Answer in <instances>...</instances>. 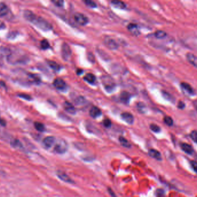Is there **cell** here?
<instances>
[{"label": "cell", "instance_id": "cell-1", "mask_svg": "<svg viewBox=\"0 0 197 197\" xmlns=\"http://www.w3.org/2000/svg\"><path fill=\"white\" fill-rule=\"evenodd\" d=\"M24 16L28 21L31 22L43 31H48L52 28L51 25L48 22L43 18L38 16L31 11L25 10L24 12Z\"/></svg>", "mask_w": 197, "mask_h": 197}, {"label": "cell", "instance_id": "cell-2", "mask_svg": "<svg viewBox=\"0 0 197 197\" xmlns=\"http://www.w3.org/2000/svg\"><path fill=\"white\" fill-rule=\"evenodd\" d=\"M102 81L104 87L107 92H110L114 89L115 86V82L112 78H111L109 76H103L102 78Z\"/></svg>", "mask_w": 197, "mask_h": 197}, {"label": "cell", "instance_id": "cell-3", "mask_svg": "<svg viewBox=\"0 0 197 197\" xmlns=\"http://www.w3.org/2000/svg\"><path fill=\"white\" fill-rule=\"evenodd\" d=\"M67 144L64 140L60 139L55 146L54 150L58 154L65 153L67 150Z\"/></svg>", "mask_w": 197, "mask_h": 197}, {"label": "cell", "instance_id": "cell-4", "mask_svg": "<svg viewBox=\"0 0 197 197\" xmlns=\"http://www.w3.org/2000/svg\"><path fill=\"white\" fill-rule=\"evenodd\" d=\"M72 51L69 46L66 43H64L62 45V58L67 61L71 57Z\"/></svg>", "mask_w": 197, "mask_h": 197}, {"label": "cell", "instance_id": "cell-5", "mask_svg": "<svg viewBox=\"0 0 197 197\" xmlns=\"http://www.w3.org/2000/svg\"><path fill=\"white\" fill-rule=\"evenodd\" d=\"M74 20L78 24L81 25H86L89 22L87 17L84 14L80 13H77L74 15Z\"/></svg>", "mask_w": 197, "mask_h": 197}, {"label": "cell", "instance_id": "cell-6", "mask_svg": "<svg viewBox=\"0 0 197 197\" xmlns=\"http://www.w3.org/2000/svg\"><path fill=\"white\" fill-rule=\"evenodd\" d=\"M104 43L110 49L115 50L118 48V44H116L115 41L109 37H107L104 38Z\"/></svg>", "mask_w": 197, "mask_h": 197}, {"label": "cell", "instance_id": "cell-7", "mask_svg": "<svg viewBox=\"0 0 197 197\" xmlns=\"http://www.w3.org/2000/svg\"><path fill=\"white\" fill-rule=\"evenodd\" d=\"M53 85L57 89L60 90H64L66 87L65 82L61 78L55 79L53 82Z\"/></svg>", "mask_w": 197, "mask_h": 197}, {"label": "cell", "instance_id": "cell-8", "mask_svg": "<svg viewBox=\"0 0 197 197\" xmlns=\"http://www.w3.org/2000/svg\"><path fill=\"white\" fill-rule=\"evenodd\" d=\"M57 175L61 180H62V181H65L66 183H74V181L69 176L66 175L65 173H64L62 171H58L57 173Z\"/></svg>", "mask_w": 197, "mask_h": 197}, {"label": "cell", "instance_id": "cell-9", "mask_svg": "<svg viewBox=\"0 0 197 197\" xmlns=\"http://www.w3.org/2000/svg\"><path fill=\"white\" fill-rule=\"evenodd\" d=\"M55 142V138L54 136H47L44 139L43 143L44 146L48 149L52 147L53 144Z\"/></svg>", "mask_w": 197, "mask_h": 197}, {"label": "cell", "instance_id": "cell-10", "mask_svg": "<svg viewBox=\"0 0 197 197\" xmlns=\"http://www.w3.org/2000/svg\"><path fill=\"white\" fill-rule=\"evenodd\" d=\"M122 119L127 123L132 124L134 122V117L133 114L129 112H124L121 114Z\"/></svg>", "mask_w": 197, "mask_h": 197}, {"label": "cell", "instance_id": "cell-11", "mask_svg": "<svg viewBox=\"0 0 197 197\" xmlns=\"http://www.w3.org/2000/svg\"><path fill=\"white\" fill-rule=\"evenodd\" d=\"M186 59L191 65L197 68V56L191 53H187L186 54Z\"/></svg>", "mask_w": 197, "mask_h": 197}, {"label": "cell", "instance_id": "cell-12", "mask_svg": "<svg viewBox=\"0 0 197 197\" xmlns=\"http://www.w3.org/2000/svg\"><path fill=\"white\" fill-rule=\"evenodd\" d=\"M128 29L129 31L134 35H139L140 34V31L139 30L137 24L130 23L128 25Z\"/></svg>", "mask_w": 197, "mask_h": 197}, {"label": "cell", "instance_id": "cell-13", "mask_svg": "<svg viewBox=\"0 0 197 197\" xmlns=\"http://www.w3.org/2000/svg\"><path fill=\"white\" fill-rule=\"evenodd\" d=\"M180 147L181 149H182L183 151H184L186 153L189 154H192L194 152L193 148L192 146L186 143H182L180 144Z\"/></svg>", "mask_w": 197, "mask_h": 197}, {"label": "cell", "instance_id": "cell-14", "mask_svg": "<svg viewBox=\"0 0 197 197\" xmlns=\"http://www.w3.org/2000/svg\"><path fill=\"white\" fill-rule=\"evenodd\" d=\"M90 116L93 118H97L102 114V111L96 107H93L89 111Z\"/></svg>", "mask_w": 197, "mask_h": 197}, {"label": "cell", "instance_id": "cell-15", "mask_svg": "<svg viewBox=\"0 0 197 197\" xmlns=\"http://www.w3.org/2000/svg\"><path fill=\"white\" fill-rule=\"evenodd\" d=\"M64 108L65 109L66 111H67L68 113L72 114H74L76 112V109L74 108V107L70 102L66 101L64 104Z\"/></svg>", "mask_w": 197, "mask_h": 197}, {"label": "cell", "instance_id": "cell-16", "mask_svg": "<svg viewBox=\"0 0 197 197\" xmlns=\"http://www.w3.org/2000/svg\"><path fill=\"white\" fill-rule=\"evenodd\" d=\"M148 154H149V156H151V157H152V158L157 160L160 161L162 159L161 153L158 151H157V150L150 149L148 152Z\"/></svg>", "mask_w": 197, "mask_h": 197}, {"label": "cell", "instance_id": "cell-17", "mask_svg": "<svg viewBox=\"0 0 197 197\" xmlns=\"http://www.w3.org/2000/svg\"><path fill=\"white\" fill-rule=\"evenodd\" d=\"M180 86L184 90L186 91H187L190 94H194V90L193 88L191 87V86L186 82H182L180 84Z\"/></svg>", "mask_w": 197, "mask_h": 197}, {"label": "cell", "instance_id": "cell-18", "mask_svg": "<svg viewBox=\"0 0 197 197\" xmlns=\"http://www.w3.org/2000/svg\"><path fill=\"white\" fill-rule=\"evenodd\" d=\"M121 100L125 104H128L130 99V94L126 91H123L121 92L120 95Z\"/></svg>", "mask_w": 197, "mask_h": 197}, {"label": "cell", "instance_id": "cell-19", "mask_svg": "<svg viewBox=\"0 0 197 197\" xmlns=\"http://www.w3.org/2000/svg\"><path fill=\"white\" fill-rule=\"evenodd\" d=\"M8 12V8L7 5L3 2H0V17L6 15Z\"/></svg>", "mask_w": 197, "mask_h": 197}, {"label": "cell", "instance_id": "cell-20", "mask_svg": "<svg viewBox=\"0 0 197 197\" xmlns=\"http://www.w3.org/2000/svg\"><path fill=\"white\" fill-rule=\"evenodd\" d=\"M84 80L87 82L88 83L92 84L93 83H95V82L96 81V77L95 76L91 73H87L84 78Z\"/></svg>", "mask_w": 197, "mask_h": 197}, {"label": "cell", "instance_id": "cell-21", "mask_svg": "<svg viewBox=\"0 0 197 197\" xmlns=\"http://www.w3.org/2000/svg\"><path fill=\"white\" fill-rule=\"evenodd\" d=\"M112 4L113 6H114L115 8H119V9H125L126 8V4L122 2V1H112Z\"/></svg>", "mask_w": 197, "mask_h": 197}, {"label": "cell", "instance_id": "cell-22", "mask_svg": "<svg viewBox=\"0 0 197 197\" xmlns=\"http://www.w3.org/2000/svg\"><path fill=\"white\" fill-rule=\"evenodd\" d=\"M119 142L122 146L126 148H131V144L129 143V142L124 137L120 136L119 137Z\"/></svg>", "mask_w": 197, "mask_h": 197}, {"label": "cell", "instance_id": "cell-23", "mask_svg": "<svg viewBox=\"0 0 197 197\" xmlns=\"http://www.w3.org/2000/svg\"><path fill=\"white\" fill-rule=\"evenodd\" d=\"M47 63H48V66H50L53 69H54L55 71H58L61 69L60 66L58 63H57L56 62H55L54 61L48 60V61H47Z\"/></svg>", "mask_w": 197, "mask_h": 197}, {"label": "cell", "instance_id": "cell-24", "mask_svg": "<svg viewBox=\"0 0 197 197\" xmlns=\"http://www.w3.org/2000/svg\"><path fill=\"white\" fill-rule=\"evenodd\" d=\"M154 35L158 39H163L167 36V33L162 30H158L155 32Z\"/></svg>", "mask_w": 197, "mask_h": 197}, {"label": "cell", "instance_id": "cell-25", "mask_svg": "<svg viewBox=\"0 0 197 197\" xmlns=\"http://www.w3.org/2000/svg\"><path fill=\"white\" fill-rule=\"evenodd\" d=\"M164 122L168 126H172L174 124V120L171 117L166 116L164 117Z\"/></svg>", "mask_w": 197, "mask_h": 197}, {"label": "cell", "instance_id": "cell-26", "mask_svg": "<svg viewBox=\"0 0 197 197\" xmlns=\"http://www.w3.org/2000/svg\"><path fill=\"white\" fill-rule=\"evenodd\" d=\"M34 126L35 129L40 132H43L45 130V127L43 124L39 122H35L34 123Z\"/></svg>", "mask_w": 197, "mask_h": 197}, {"label": "cell", "instance_id": "cell-27", "mask_svg": "<svg viewBox=\"0 0 197 197\" xmlns=\"http://www.w3.org/2000/svg\"><path fill=\"white\" fill-rule=\"evenodd\" d=\"M11 145L15 148H22V143L18 139H13L11 142Z\"/></svg>", "mask_w": 197, "mask_h": 197}, {"label": "cell", "instance_id": "cell-28", "mask_svg": "<svg viewBox=\"0 0 197 197\" xmlns=\"http://www.w3.org/2000/svg\"><path fill=\"white\" fill-rule=\"evenodd\" d=\"M41 47L43 50H46L50 47V44L46 40H43L41 41Z\"/></svg>", "mask_w": 197, "mask_h": 197}, {"label": "cell", "instance_id": "cell-29", "mask_svg": "<svg viewBox=\"0 0 197 197\" xmlns=\"http://www.w3.org/2000/svg\"><path fill=\"white\" fill-rule=\"evenodd\" d=\"M84 2L86 3V4L90 7V8H96L97 6V5L93 1H90V0H86V1H84Z\"/></svg>", "mask_w": 197, "mask_h": 197}, {"label": "cell", "instance_id": "cell-30", "mask_svg": "<svg viewBox=\"0 0 197 197\" xmlns=\"http://www.w3.org/2000/svg\"><path fill=\"white\" fill-rule=\"evenodd\" d=\"M150 129L152 131L154 132H159L161 130L160 127L158 126L157 125L155 124H151L150 125Z\"/></svg>", "mask_w": 197, "mask_h": 197}, {"label": "cell", "instance_id": "cell-31", "mask_svg": "<svg viewBox=\"0 0 197 197\" xmlns=\"http://www.w3.org/2000/svg\"><path fill=\"white\" fill-rule=\"evenodd\" d=\"M190 138H191V139L196 143H197V131H193L190 133Z\"/></svg>", "mask_w": 197, "mask_h": 197}, {"label": "cell", "instance_id": "cell-32", "mask_svg": "<svg viewBox=\"0 0 197 197\" xmlns=\"http://www.w3.org/2000/svg\"><path fill=\"white\" fill-rule=\"evenodd\" d=\"M52 2L54 3L56 6H59V7H61L64 5V1L62 0H54V1H52Z\"/></svg>", "mask_w": 197, "mask_h": 197}, {"label": "cell", "instance_id": "cell-33", "mask_svg": "<svg viewBox=\"0 0 197 197\" xmlns=\"http://www.w3.org/2000/svg\"><path fill=\"white\" fill-rule=\"evenodd\" d=\"M190 165L193 169L197 174V162L196 161H191L190 162Z\"/></svg>", "mask_w": 197, "mask_h": 197}, {"label": "cell", "instance_id": "cell-34", "mask_svg": "<svg viewBox=\"0 0 197 197\" xmlns=\"http://www.w3.org/2000/svg\"><path fill=\"white\" fill-rule=\"evenodd\" d=\"M103 123L104 126L107 127V128H109V127H110L111 126V121L109 119H104Z\"/></svg>", "mask_w": 197, "mask_h": 197}, {"label": "cell", "instance_id": "cell-35", "mask_svg": "<svg viewBox=\"0 0 197 197\" xmlns=\"http://www.w3.org/2000/svg\"><path fill=\"white\" fill-rule=\"evenodd\" d=\"M19 96L20 98H24V99H25V100H31V96H29V95H28V94H19Z\"/></svg>", "mask_w": 197, "mask_h": 197}, {"label": "cell", "instance_id": "cell-36", "mask_svg": "<svg viewBox=\"0 0 197 197\" xmlns=\"http://www.w3.org/2000/svg\"><path fill=\"white\" fill-rule=\"evenodd\" d=\"M177 108L180 109H183L185 108V104L182 101H179L177 104Z\"/></svg>", "mask_w": 197, "mask_h": 197}, {"label": "cell", "instance_id": "cell-37", "mask_svg": "<svg viewBox=\"0 0 197 197\" xmlns=\"http://www.w3.org/2000/svg\"><path fill=\"white\" fill-rule=\"evenodd\" d=\"M5 28V24L1 21H0V29H4Z\"/></svg>", "mask_w": 197, "mask_h": 197}, {"label": "cell", "instance_id": "cell-38", "mask_svg": "<svg viewBox=\"0 0 197 197\" xmlns=\"http://www.w3.org/2000/svg\"><path fill=\"white\" fill-rule=\"evenodd\" d=\"M109 190V194H111V196H112V197H115V194L114 193V192H113V191L111 189H108Z\"/></svg>", "mask_w": 197, "mask_h": 197}, {"label": "cell", "instance_id": "cell-39", "mask_svg": "<svg viewBox=\"0 0 197 197\" xmlns=\"http://www.w3.org/2000/svg\"><path fill=\"white\" fill-rule=\"evenodd\" d=\"M0 124L2 126H5V121L2 120L1 118H0Z\"/></svg>", "mask_w": 197, "mask_h": 197}, {"label": "cell", "instance_id": "cell-40", "mask_svg": "<svg viewBox=\"0 0 197 197\" xmlns=\"http://www.w3.org/2000/svg\"><path fill=\"white\" fill-rule=\"evenodd\" d=\"M83 72V71L80 69V70H79V71H77V73H78V75H80V74H81Z\"/></svg>", "mask_w": 197, "mask_h": 197}, {"label": "cell", "instance_id": "cell-41", "mask_svg": "<svg viewBox=\"0 0 197 197\" xmlns=\"http://www.w3.org/2000/svg\"><path fill=\"white\" fill-rule=\"evenodd\" d=\"M194 106H195V108L196 109V110H197V102H195V103H194Z\"/></svg>", "mask_w": 197, "mask_h": 197}]
</instances>
